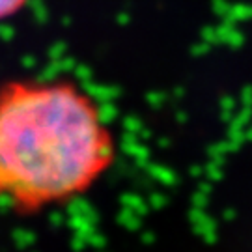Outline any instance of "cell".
Returning <instances> with one entry per match:
<instances>
[{"instance_id":"cell-1","label":"cell","mask_w":252,"mask_h":252,"mask_svg":"<svg viewBox=\"0 0 252 252\" xmlns=\"http://www.w3.org/2000/svg\"><path fill=\"white\" fill-rule=\"evenodd\" d=\"M114 159L99 105L75 82L15 81L0 90V204L25 215L65 204Z\"/></svg>"},{"instance_id":"cell-2","label":"cell","mask_w":252,"mask_h":252,"mask_svg":"<svg viewBox=\"0 0 252 252\" xmlns=\"http://www.w3.org/2000/svg\"><path fill=\"white\" fill-rule=\"evenodd\" d=\"M30 0H0V21L13 17L21 9L27 6Z\"/></svg>"}]
</instances>
